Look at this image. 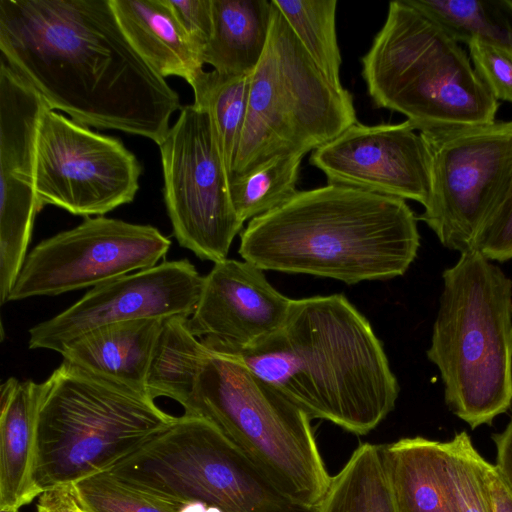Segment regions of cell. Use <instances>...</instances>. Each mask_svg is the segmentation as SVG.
I'll return each mask as SVG.
<instances>
[{"label": "cell", "mask_w": 512, "mask_h": 512, "mask_svg": "<svg viewBox=\"0 0 512 512\" xmlns=\"http://www.w3.org/2000/svg\"><path fill=\"white\" fill-rule=\"evenodd\" d=\"M328 81L343 89L336 36V0H273Z\"/></svg>", "instance_id": "4316f807"}, {"label": "cell", "mask_w": 512, "mask_h": 512, "mask_svg": "<svg viewBox=\"0 0 512 512\" xmlns=\"http://www.w3.org/2000/svg\"><path fill=\"white\" fill-rule=\"evenodd\" d=\"M158 146L174 237L201 260L227 259L244 223L232 205L229 175L208 111L194 103L182 107Z\"/></svg>", "instance_id": "8fae6325"}, {"label": "cell", "mask_w": 512, "mask_h": 512, "mask_svg": "<svg viewBox=\"0 0 512 512\" xmlns=\"http://www.w3.org/2000/svg\"><path fill=\"white\" fill-rule=\"evenodd\" d=\"M49 108L43 97L0 59V300L4 304L27 257L34 219L36 141Z\"/></svg>", "instance_id": "9a60e30c"}, {"label": "cell", "mask_w": 512, "mask_h": 512, "mask_svg": "<svg viewBox=\"0 0 512 512\" xmlns=\"http://www.w3.org/2000/svg\"><path fill=\"white\" fill-rule=\"evenodd\" d=\"M187 321L186 317L164 320L146 381L147 393L151 398L168 397L183 408L189 403L201 363L208 351L190 332Z\"/></svg>", "instance_id": "cb8c5ba5"}, {"label": "cell", "mask_w": 512, "mask_h": 512, "mask_svg": "<svg viewBox=\"0 0 512 512\" xmlns=\"http://www.w3.org/2000/svg\"><path fill=\"white\" fill-rule=\"evenodd\" d=\"M142 166L121 140L93 132L47 108L36 141L39 211L54 205L73 215L103 216L133 201Z\"/></svg>", "instance_id": "7c38bea8"}, {"label": "cell", "mask_w": 512, "mask_h": 512, "mask_svg": "<svg viewBox=\"0 0 512 512\" xmlns=\"http://www.w3.org/2000/svg\"><path fill=\"white\" fill-rule=\"evenodd\" d=\"M0 512H11V511H0ZM14 512H19V511H14Z\"/></svg>", "instance_id": "74e56055"}, {"label": "cell", "mask_w": 512, "mask_h": 512, "mask_svg": "<svg viewBox=\"0 0 512 512\" xmlns=\"http://www.w3.org/2000/svg\"><path fill=\"white\" fill-rule=\"evenodd\" d=\"M124 484L173 503L199 501L223 512H297L211 421L184 414L108 471Z\"/></svg>", "instance_id": "9c48e42d"}, {"label": "cell", "mask_w": 512, "mask_h": 512, "mask_svg": "<svg viewBox=\"0 0 512 512\" xmlns=\"http://www.w3.org/2000/svg\"><path fill=\"white\" fill-rule=\"evenodd\" d=\"M467 46L476 73L494 98L512 103V53L479 38Z\"/></svg>", "instance_id": "1f68e13d"}, {"label": "cell", "mask_w": 512, "mask_h": 512, "mask_svg": "<svg viewBox=\"0 0 512 512\" xmlns=\"http://www.w3.org/2000/svg\"><path fill=\"white\" fill-rule=\"evenodd\" d=\"M73 485L85 512H179L182 506L136 490L109 472L86 477Z\"/></svg>", "instance_id": "f546056e"}, {"label": "cell", "mask_w": 512, "mask_h": 512, "mask_svg": "<svg viewBox=\"0 0 512 512\" xmlns=\"http://www.w3.org/2000/svg\"><path fill=\"white\" fill-rule=\"evenodd\" d=\"M201 56L213 30L212 0H166Z\"/></svg>", "instance_id": "d6a6232c"}, {"label": "cell", "mask_w": 512, "mask_h": 512, "mask_svg": "<svg viewBox=\"0 0 512 512\" xmlns=\"http://www.w3.org/2000/svg\"><path fill=\"white\" fill-rule=\"evenodd\" d=\"M184 411L215 424L289 501L316 509L331 476L311 419L236 358L208 349Z\"/></svg>", "instance_id": "52a82bcc"}, {"label": "cell", "mask_w": 512, "mask_h": 512, "mask_svg": "<svg viewBox=\"0 0 512 512\" xmlns=\"http://www.w3.org/2000/svg\"><path fill=\"white\" fill-rule=\"evenodd\" d=\"M355 122L350 92L328 81L272 0L268 42L250 75L247 113L230 177L278 154L306 155Z\"/></svg>", "instance_id": "ba28073f"}, {"label": "cell", "mask_w": 512, "mask_h": 512, "mask_svg": "<svg viewBox=\"0 0 512 512\" xmlns=\"http://www.w3.org/2000/svg\"><path fill=\"white\" fill-rule=\"evenodd\" d=\"M250 75L203 71L190 85L194 104L205 108L216 135L229 177L243 131L249 97Z\"/></svg>", "instance_id": "d4e9b609"}, {"label": "cell", "mask_w": 512, "mask_h": 512, "mask_svg": "<svg viewBox=\"0 0 512 512\" xmlns=\"http://www.w3.org/2000/svg\"><path fill=\"white\" fill-rule=\"evenodd\" d=\"M298 512H316V509L304 507V508L300 509Z\"/></svg>", "instance_id": "8d00e7d4"}, {"label": "cell", "mask_w": 512, "mask_h": 512, "mask_svg": "<svg viewBox=\"0 0 512 512\" xmlns=\"http://www.w3.org/2000/svg\"><path fill=\"white\" fill-rule=\"evenodd\" d=\"M170 246V239L152 225L86 217L32 249L7 302L93 288L156 266Z\"/></svg>", "instance_id": "4fadbf2b"}, {"label": "cell", "mask_w": 512, "mask_h": 512, "mask_svg": "<svg viewBox=\"0 0 512 512\" xmlns=\"http://www.w3.org/2000/svg\"><path fill=\"white\" fill-rule=\"evenodd\" d=\"M1 58L84 126L159 145L178 93L133 48L110 0H0Z\"/></svg>", "instance_id": "6da1fadb"}, {"label": "cell", "mask_w": 512, "mask_h": 512, "mask_svg": "<svg viewBox=\"0 0 512 512\" xmlns=\"http://www.w3.org/2000/svg\"><path fill=\"white\" fill-rule=\"evenodd\" d=\"M490 261L512 260V169L505 188L473 243Z\"/></svg>", "instance_id": "4dcf8cb0"}, {"label": "cell", "mask_w": 512, "mask_h": 512, "mask_svg": "<svg viewBox=\"0 0 512 512\" xmlns=\"http://www.w3.org/2000/svg\"><path fill=\"white\" fill-rule=\"evenodd\" d=\"M303 154H278L229 178L233 208L244 223L285 203L298 191Z\"/></svg>", "instance_id": "484cf974"}, {"label": "cell", "mask_w": 512, "mask_h": 512, "mask_svg": "<svg viewBox=\"0 0 512 512\" xmlns=\"http://www.w3.org/2000/svg\"><path fill=\"white\" fill-rule=\"evenodd\" d=\"M42 384L11 377L1 385L0 511H19L41 494L33 470Z\"/></svg>", "instance_id": "ac0fdd59"}, {"label": "cell", "mask_w": 512, "mask_h": 512, "mask_svg": "<svg viewBox=\"0 0 512 512\" xmlns=\"http://www.w3.org/2000/svg\"><path fill=\"white\" fill-rule=\"evenodd\" d=\"M316 512H399L383 446L359 445L331 477Z\"/></svg>", "instance_id": "603a6c76"}, {"label": "cell", "mask_w": 512, "mask_h": 512, "mask_svg": "<svg viewBox=\"0 0 512 512\" xmlns=\"http://www.w3.org/2000/svg\"><path fill=\"white\" fill-rule=\"evenodd\" d=\"M408 121L364 125L358 121L312 151L310 164L328 184L413 200L423 207L430 191L426 144Z\"/></svg>", "instance_id": "2e32d148"}, {"label": "cell", "mask_w": 512, "mask_h": 512, "mask_svg": "<svg viewBox=\"0 0 512 512\" xmlns=\"http://www.w3.org/2000/svg\"><path fill=\"white\" fill-rule=\"evenodd\" d=\"M36 512H85L74 485L68 484L42 492L37 498Z\"/></svg>", "instance_id": "836d02e7"}, {"label": "cell", "mask_w": 512, "mask_h": 512, "mask_svg": "<svg viewBox=\"0 0 512 512\" xmlns=\"http://www.w3.org/2000/svg\"><path fill=\"white\" fill-rule=\"evenodd\" d=\"M163 322L144 318L104 325L67 344L60 354L69 363L147 393L149 366Z\"/></svg>", "instance_id": "d6986e66"}, {"label": "cell", "mask_w": 512, "mask_h": 512, "mask_svg": "<svg viewBox=\"0 0 512 512\" xmlns=\"http://www.w3.org/2000/svg\"><path fill=\"white\" fill-rule=\"evenodd\" d=\"M417 217L405 200L328 184L298 191L249 221L238 252L261 270L345 284L405 274L417 256Z\"/></svg>", "instance_id": "3957f363"}, {"label": "cell", "mask_w": 512, "mask_h": 512, "mask_svg": "<svg viewBox=\"0 0 512 512\" xmlns=\"http://www.w3.org/2000/svg\"><path fill=\"white\" fill-rule=\"evenodd\" d=\"M382 446L399 512H460L443 442L417 436Z\"/></svg>", "instance_id": "44dd1931"}, {"label": "cell", "mask_w": 512, "mask_h": 512, "mask_svg": "<svg viewBox=\"0 0 512 512\" xmlns=\"http://www.w3.org/2000/svg\"><path fill=\"white\" fill-rule=\"evenodd\" d=\"M428 359L450 410L472 429L512 405V280L478 250L442 274Z\"/></svg>", "instance_id": "277c9868"}, {"label": "cell", "mask_w": 512, "mask_h": 512, "mask_svg": "<svg viewBox=\"0 0 512 512\" xmlns=\"http://www.w3.org/2000/svg\"><path fill=\"white\" fill-rule=\"evenodd\" d=\"M204 276L187 259L163 261L91 288L76 303L29 329L30 349L60 353L98 327L136 319L189 318Z\"/></svg>", "instance_id": "5bb4252c"}, {"label": "cell", "mask_w": 512, "mask_h": 512, "mask_svg": "<svg viewBox=\"0 0 512 512\" xmlns=\"http://www.w3.org/2000/svg\"><path fill=\"white\" fill-rule=\"evenodd\" d=\"M493 440L497 450L495 467L512 490V417L501 433L493 435Z\"/></svg>", "instance_id": "d590c367"}, {"label": "cell", "mask_w": 512, "mask_h": 512, "mask_svg": "<svg viewBox=\"0 0 512 512\" xmlns=\"http://www.w3.org/2000/svg\"><path fill=\"white\" fill-rule=\"evenodd\" d=\"M41 384L33 470L41 493L108 472L177 419L147 393L65 360Z\"/></svg>", "instance_id": "5b68a950"}, {"label": "cell", "mask_w": 512, "mask_h": 512, "mask_svg": "<svg viewBox=\"0 0 512 512\" xmlns=\"http://www.w3.org/2000/svg\"><path fill=\"white\" fill-rule=\"evenodd\" d=\"M302 409L356 434L395 408L399 384L368 319L343 295L292 299L283 326L227 354Z\"/></svg>", "instance_id": "7a4b0ae2"}, {"label": "cell", "mask_w": 512, "mask_h": 512, "mask_svg": "<svg viewBox=\"0 0 512 512\" xmlns=\"http://www.w3.org/2000/svg\"><path fill=\"white\" fill-rule=\"evenodd\" d=\"M428 152L430 191L417 217L446 248L472 250L512 169V120L419 132Z\"/></svg>", "instance_id": "30bf717a"}, {"label": "cell", "mask_w": 512, "mask_h": 512, "mask_svg": "<svg viewBox=\"0 0 512 512\" xmlns=\"http://www.w3.org/2000/svg\"><path fill=\"white\" fill-rule=\"evenodd\" d=\"M292 299L248 261L225 259L204 276L188 328L211 351L232 354L245 350L286 321Z\"/></svg>", "instance_id": "e0dca14e"}, {"label": "cell", "mask_w": 512, "mask_h": 512, "mask_svg": "<svg viewBox=\"0 0 512 512\" xmlns=\"http://www.w3.org/2000/svg\"><path fill=\"white\" fill-rule=\"evenodd\" d=\"M361 62L374 105L403 114L419 132L496 121L499 101L466 51L406 0L389 3L384 25Z\"/></svg>", "instance_id": "8992f818"}, {"label": "cell", "mask_w": 512, "mask_h": 512, "mask_svg": "<svg viewBox=\"0 0 512 512\" xmlns=\"http://www.w3.org/2000/svg\"><path fill=\"white\" fill-rule=\"evenodd\" d=\"M110 2L130 44L160 76H178L191 85L204 71L200 51L166 0Z\"/></svg>", "instance_id": "ffe728a7"}, {"label": "cell", "mask_w": 512, "mask_h": 512, "mask_svg": "<svg viewBox=\"0 0 512 512\" xmlns=\"http://www.w3.org/2000/svg\"><path fill=\"white\" fill-rule=\"evenodd\" d=\"M434 15L459 43L479 38L512 53V0H442Z\"/></svg>", "instance_id": "83f0119b"}, {"label": "cell", "mask_w": 512, "mask_h": 512, "mask_svg": "<svg viewBox=\"0 0 512 512\" xmlns=\"http://www.w3.org/2000/svg\"><path fill=\"white\" fill-rule=\"evenodd\" d=\"M447 468L460 512H493L485 475L486 460L462 431L443 442Z\"/></svg>", "instance_id": "f1b7e54d"}, {"label": "cell", "mask_w": 512, "mask_h": 512, "mask_svg": "<svg viewBox=\"0 0 512 512\" xmlns=\"http://www.w3.org/2000/svg\"><path fill=\"white\" fill-rule=\"evenodd\" d=\"M213 30L202 60L230 75H251L265 51L272 1L212 0Z\"/></svg>", "instance_id": "7402d4cb"}, {"label": "cell", "mask_w": 512, "mask_h": 512, "mask_svg": "<svg viewBox=\"0 0 512 512\" xmlns=\"http://www.w3.org/2000/svg\"><path fill=\"white\" fill-rule=\"evenodd\" d=\"M485 475L493 512H512V490L495 465L486 461Z\"/></svg>", "instance_id": "e575fe53"}]
</instances>
